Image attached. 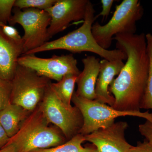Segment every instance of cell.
<instances>
[{"label": "cell", "instance_id": "6da1fadb", "mask_svg": "<svg viewBox=\"0 0 152 152\" xmlns=\"http://www.w3.org/2000/svg\"><path fill=\"white\" fill-rule=\"evenodd\" d=\"M117 49L126 55V62L109 87L115 101L113 107L123 112L140 111L146 87L149 59L144 33L119 34L114 37Z\"/></svg>", "mask_w": 152, "mask_h": 152}, {"label": "cell", "instance_id": "7a4b0ae2", "mask_svg": "<svg viewBox=\"0 0 152 152\" xmlns=\"http://www.w3.org/2000/svg\"><path fill=\"white\" fill-rule=\"evenodd\" d=\"M95 12L92 3L89 1L83 22L80 27L57 39L47 42L38 48L24 55L35 54L52 50H64L73 53L91 52L109 61L126 60V55L121 50L118 49L106 50L97 43L92 33V27L96 20Z\"/></svg>", "mask_w": 152, "mask_h": 152}, {"label": "cell", "instance_id": "3957f363", "mask_svg": "<svg viewBox=\"0 0 152 152\" xmlns=\"http://www.w3.org/2000/svg\"><path fill=\"white\" fill-rule=\"evenodd\" d=\"M49 124L39 107H37L23 122L18 132L10 138L7 144L13 145L17 152H32L64 144V137L56 129L49 126Z\"/></svg>", "mask_w": 152, "mask_h": 152}, {"label": "cell", "instance_id": "277c9868", "mask_svg": "<svg viewBox=\"0 0 152 152\" xmlns=\"http://www.w3.org/2000/svg\"><path fill=\"white\" fill-rule=\"evenodd\" d=\"M144 9L138 0H124L116 6L113 15L106 24H93L92 33L100 47L109 50L114 36L119 34H136L137 22L141 19Z\"/></svg>", "mask_w": 152, "mask_h": 152}, {"label": "cell", "instance_id": "5b68a950", "mask_svg": "<svg viewBox=\"0 0 152 152\" xmlns=\"http://www.w3.org/2000/svg\"><path fill=\"white\" fill-rule=\"evenodd\" d=\"M75 106L83 116V126L78 134L85 136L113 124L119 117L132 116L143 118L152 122V113L145 112H123L115 110L111 106L98 101L91 100L78 96L75 92L72 99Z\"/></svg>", "mask_w": 152, "mask_h": 152}, {"label": "cell", "instance_id": "8992f818", "mask_svg": "<svg viewBox=\"0 0 152 152\" xmlns=\"http://www.w3.org/2000/svg\"><path fill=\"white\" fill-rule=\"evenodd\" d=\"M12 82L11 103L32 112L42 100L50 79L18 64Z\"/></svg>", "mask_w": 152, "mask_h": 152}, {"label": "cell", "instance_id": "52a82bcc", "mask_svg": "<svg viewBox=\"0 0 152 152\" xmlns=\"http://www.w3.org/2000/svg\"><path fill=\"white\" fill-rule=\"evenodd\" d=\"M50 84L39 107L49 123L56 125L66 138L70 140L81 128L83 116L75 106L64 103L52 89Z\"/></svg>", "mask_w": 152, "mask_h": 152}, {"label": "cell", "instance_id": "ba28073f", "mask_svg": "<svg viewBox=\"0 0 152 152\" xmlns=\"http://www.w3.org/2000/svg\"><path fill=\"white\" fill-rule=\"evenodd\" d=\"M9 22L11 26L18 24L24 31L22 37L23 53L38 48L48 41V30L50 23L46 11L35 9L20 10L15 8Z\"/></svg>", "mask_w": 152, "mask_h": 152}, {"label": "cell", "instance_id": "9c48e42d", "mask_svg": "<svg viewBox=\"0 0 152 152\" xmlns=\"http://www.w3.org/2000/svg\"><path fill=\"white\" fill-rule=\"evenodd\" d=\"M18 64L31 69L39 75L57 82L67 75L78 76L81 73L77 60L72 54L54 55L50 58H39L35 54L23 55L19 58Z\"/></svg>", "mask_w": 152, "mask_h": 152}, {"label": "cell", "instance_id": "30bf717a", "mask_svg": "<svg viewBox=\"0 0 152 152\" xmlns=\"http://www.w3.org/2000/svg\"><path fill=\"white\" fill-rule=\"evenodd\" d=\"M89 0H57L45 11L50 17L48 30L49 39L63 31L72 22L84 20Z\"/></svg>", "mask_w": 152, "mask_h": 152}, {"label": "cell", "instance_id": "8fae6325", "mask_svg": "<svg viewBox=\"0 0 152 152\" xmlns=\"http://www.w3.org/2000/svg\"><path fill=\"white\" fill-rule=\"evenodd\" d=\"M128 127L126 122L114 123L84 136L85 140L95 146L98 152H128L132 145L125 138Z\"/></svg>", "mask_w": 152, "mask_h": 152}, {"label": "cell", "instance_id": "7c38bea8", "mask_svg": "<svg viewBox=\"0 0 152 152\" xmlns=\"http://www.w3.org/2000/svg\"><path fill=\"white\" fill-rule=\"evenodd\" d=\"M100 64L99 73L95 88V100L113 107L115 99L110 94L109 87L115 76L119 74L125 64L122 60L109 61L104 59L100 61Z\"/></svg>", "mask_w": 152, "mask_h": 152}, {"label": "cell", "instance_id": "4fadbf2b", "mask_svg": "<svg viewBox=\"0 0 152 152\" xmlns=\"http://www.w3.org/2000/svg\"><path fill=\"white\" fill-rule=\"evenodd\" d=\"M23 53V44L10 39L0 28V78L12 81Z\"/></svg>", "mask_w": 152, "mask_h": 152}, {"label": "cell", "instance_id": "5bb4252c", "mask_svg": "<svg viewBox=\"0 0 152 152\" xmlns=\"http://www.w3.org/2000/svg\"><path fill=\"white\" fill-rule=\"evenodd\" d=\"M83 64V72L77 77L78 96L88 99H96L95 88L99 73L100 61L94 56H88L82 60Z\"/></svg>", "mask_w": 152, "mask_h": 152}, {"label": "cell", "instance_id": "9a60e30c", "mask_svg": "<svg viewBox=\"0 0 152 152\" xmlns=\"http://www.w3.org/2000/svg\"><path fill=\"white\" fill-rule=\"evenodd\" d=\"M30 113L22 107L11 103L0 112V124L10 138L18 132Z\"/></svg>", "mask_w": 152, "mask_h": 152}, {"label": "cell", "instance_id": "2e32d148", "mask_svg": "<svg viewBox=\"0 0 152 152\" xmlns=\"http://www.w3.org/2000/svg\"><path fill=\"white\" fill-rule=\"evenodd\" d=\"M77 77L74 75H67L59 81L55 83H51L52 89L61 100L66 105L72 106L71 102Z\"/></svg>", "mask_w": 152, "mask_h": 152}, {"label": "cell", "instance_id": "e0dca14e", "mask_svg": "<svg viewBox=\"0 0 152 152\" xmlns=\"http://www.w3.org/2000/svg\"><path fill=\"white\" fill-rule=\"evenodd\" d=\"M84 136L78 134L66 142L50 148L38 149L32 152H98L96 148H84Z\"/></svg>", "mask_w": 152, "mask_h": 152}, {"label": "cell", "instance_id": "ac0fdd59", "mask_svg": "<svg viewBox=\"0 0 152 152\" xmlns=\"http://www.w3.org/2000/svg\"><path fill=\"white\" fill-rule=\"evenodd\" d=\"M145 37L149 64L146 87L140 109L152 110V34L151 33H148L145 35Z\"/></svg>", "mask_w": 152, "mask_h": 152}, {"label": "cell", "instance_id": "d6986e66", "mask_svg": "<svg viewBox=\"0 0 152 152\" xmlns=\"http://www.w3.org/2000/svg\"><path fill=\"white\" fill-rule=\"evenodd\" d=\"M57 0H15L14 7L20 10L35 9L46 10L51 7Z\"/></svg>", "mask_w": 152, "mask_h": 152}, {"label": "cell", "instance_id": "ffe728a7", "mask_svg": "<svg viewBox=\"0 0 152 152\" xmlns=\"http://www.w3.org/2000/svg\"><path fill=\"white\" fill-rule=\"evenodd\" d=\"M12 82L0 78V112L11 103Z\"/></svg>", "mask_w": 152, "mask_h": 152}, {"label": "cell", "instance_id": "44dd1931", "mask_svg": "<svg viewBox=\"0 0 152 152\" xmlns=\"http://www.w3.org/2000/svg\"><path fill=\"white\" fill-rule=\"evenodd\" d=\"M15 0H0V24H7L12 18Z\"/></svg>", "mask_w": 152, "mask_h": 152}, {"label": "cell", "instance_id": "7402d4cb", "mask_svg": "<svg viewBox=\"0 0 152 152\" xmlns=\"http://www.w3.org/2000/svg\"><path fill=\"white\" fill-rule=\"evenodd\" d=\"M0 28L3 32L10 39L15 41L19 43L23 44L22 37L20 36L18 30L13 26H9L7 24H0Z\"/></svg>", "mask_w": 152, "mask_h": 152}, {"label": "cell", "instance_id": "603a6c76", "mask_svg": "<svg viewBox=\"0 0 152 152\" xmlns=\"http://www.w3.org/2000/svg\"><path fill=\"white\" fill-rule=\"evenodd\" d=\"M139 131L152 148V122L146 120L144 124L139 125Z\"/></svg>", "mask_w": 152, "mask_h": 152}, {"label": "cell", "instance_id": "cb8c5ba5", "mask_svg": "<svg viewBox=\"0 0 152 152\" xmlns=\"http://www.w3.org/2000/svg\"><path fill=\"white\" fill-rule=\"evenodd\" d=\"M114 1V0H101V3L102 4V10L101 12L95 17L96 19L99 16L102 17L103 20L107 18L110 12Z\"/></svg>", "mask_w": 152, "mask_h": 152}, {"label": "cell", "instance_id": "d4e9b609", "mask_svg": "<svg viewBox=\"0 0 152 152\" xmlns=\"http://www.w3.org/2000/svg\"><path fill=\"white\" fill-rule=\"evenodd\" d=\"M128 152H152V148L145 140L143 142H138L136 146H132Z\"/></svg>", "mask_w": 152, "mask_h": 152}, {"label": "cell", "instance_id": "484cf974", "mask_svg": "<svg viewBox=\"0 0 152 152\" xmlns=\"http://www.w3.org/2000/svg\"><path fill=\"white\" fill-rule=\"evenodd\" d=\"M9 140L10 138L0 124V149L7 145Z\"/></svg>", "mask_w": 152, "mask_h": 152}, {"label": "cell", "instance_id": "4316f807", "mask_svg": "<svg viewBox=\"0 0 152 152\" xmlns=\"http://www.w3.org/2000/svg\"><path fill=\"white\" fill-rule=\"evenodd\" d=\"M0 152H17L15 147L12 144H7L0 149Z\"/></svg>", "mask_w": 152, "mask_h": 152}, {"label": "cell", "instance_id": "83f0119b", "mask_svg": "<svg viewBox=\"0 0 152 152\" xmlns=\"http://www.w3.org/2000/svg\"></svg>", "mask_w": 152, "mask_h": 152}]
</instances>
